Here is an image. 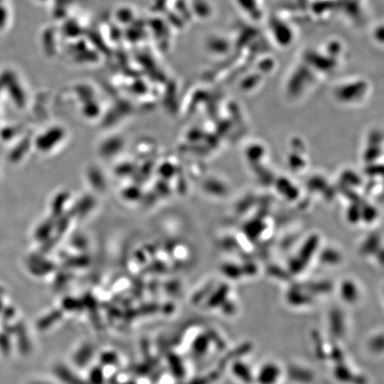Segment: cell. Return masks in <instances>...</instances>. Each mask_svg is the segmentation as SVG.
Returning <instances> with one entry per match:
<instances>
[{"instance_id": "obj_4", "label": "cell", "mask_w": 384, "mask_h": 384, "mask_svg": "<svg viewBox=\"0 0 384 384\" xmlns=\"http://www.w3.org/2000/svg\"><path fill=\"white\" fill-rule=\"evenodd\" d=\"M90 377H91L93 384H100L102 383V379H103L102 377L103 376H102V374L100 371V369H98V368H95L94 369V371H92V373H91Z\"/></svg>"}, {"instance_id": "obj_3", "label": "cell", "mask_w": 384, "mask_h": 384, "mask_svg": "<svg viewBox=\"0 0 384 384\" xmlns=\"http://www.w3.org/2000/svg\"><path fill=\"white\" fill-rule=\"evenodd\" d=\"M93 353V349L89 345H85L84 347L81 348L80 351H78V353L76 355V362L78 365H84V364H87L88 360L91 358V355Z\"/></svg>"}, {"instance_id": "obj_2", "label": "cell", "mask_w": 384, "mask_h": 384, "mask_svg": "<svg viewBox=\"0 0 384 384\" xmlns=\"http://www.w3.org/2000/svg\"><path fill=\"white\" fill-rule=\"evenodd\" d=\"M279 370V369H278ZM278 370L274 366H267V367L262 368V373L260 375V378L262 381V384H273L274 381L277 379V375H278Z\"/></svg>"}, {"instance_id": "obj_1", "label": "cell", "mask_w": 384, "mask_h": 384, "mask_svg": "<svg viewBox=\"0 0 384 384\" xmlns=\"http://www.w3.org/2000/svg\"><path fill=\"white\" fill-rule=\"evenodd\" d=\"M55 373L59 378L61 379L63 383L68 384H84L83 382L79 380L75 376L73 373L69 371V369L65 367H57L55 368Z\"/></svg>"}]
</instances>
